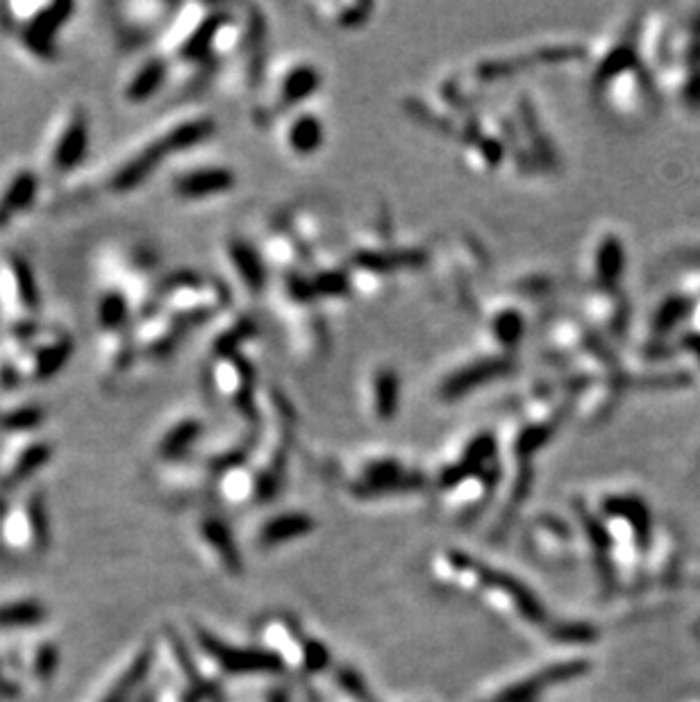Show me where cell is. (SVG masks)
Listing matches in <instances>:
<instances>
[{
    "instance_id": "35",
    "label": "cell",
    "mask_w": 700,
    "mask_h": 702,
    "mask_svg": "<svg viewBox=\"0 0 700 702\" xmlns=\"http://www.w3.org/2000/svg\"><path fill=\"white\" fill-rule=\"evenodd\" d=\"M0 698H5V700L19 698V684L12 682V680L0 678Z\"/></svg>"
},
{
    "instance_id": "7",
    "label": "cell",
    "mask_w": 700,
    "mask_h": 702,
    "mask_svg": "<svg viewBox=\"0 0 700 702\" xmlns=\"http://www.w3.org/2000/svg\"><path fill=\"white\" fill-rule=\"evenodd\" d=\"M450 564H453L457 571L473 573L482 587L500 591L503 596L510 598L516 607V612H519L525 621H530V623H544L546 621V609L541 607L535 593L525 587L523 582L512 578V575H507L503 571H494V568L475 562V559L466 557L462 553L450 555Z\"/></svg>"
},
{
    "instance_id": "11",
    "label": "cell",
    "mask_w": 700,
    "mask_h": 702,
    "mask_svg": "<svg viewBox=\"0 0 700 702\" xmlns=\"http://www.w3.org/2000/svg\"><path fill=\"white\" fill-rule=\"evenodd\" d=\"M214 384L219 394L235 403L237 407L250 409L253 405V389H255V371L244 355L235 353L221 355L214 364Z\"/></svg>"
},
{
    "instance_id": "20",
    "label": "cell",
    "mask_w": 700,
    "mask_h": 702,
    "mask_svg": "<svg viewBox=\"0 0 700 702\" xmlns=\"http://www.w3.org/2000/svg\"><path fill=\"white\" fill-rule=\"evenodd\" d=\"M525 314L516 305H496L487 312V330L505 353L516 350L525 334Z\"/></svg>"
},
{
    "instance_id": "27",
    "label": "cell",
    "mask_w": 700,
    "mask_h": 702,
    "mask_svg": "<svg viewBox=\"0 0 700 702\" xmlns=\"http://www.w3.org/2000/svg\"><path fill=\"white\" fill-rule=\"evenodd\" d=\"M46 621V607L35 600L0 607V628H30Z\"/></svg>"
},
{
    "instance_id": "21",
    "label": "cell",
    "mask_w": 700,
    "mask_h": 702,
    "mask_svg": "<svg viewBox=\"0 0 700 702\" xmlns=\"http://www.w3.org/2000/svg\"><path fill=\"white\" fill-rule=\"evenodd\" d=\"M169 78V66L162 60V57H150V60L141 62L132 75L125 82L123 96L128 103H144L150 96H155L157 91L162 89V85Z\"/></svg>"
},
{
    "instance_id": "17",
    "label": "cell",
    "mask_w": 700,
    "mask_h": 702,
    "mask_svg": "<svg viewBox=\"0 0 700 702\" xmlns=\"http://www.w3.org/2000/svg\"><path fill=\"white\" fill-rule=\"evenodd\" d=\"M325 141V125L319 114L296 112L285 128V144L291 155L312 157L319 153Z\"/></svg>"
},
{
    "instance_id": "13",
    "label": "cell",
    "mask_w": 700,
    "mask_h": 702,
    "mask_svg": "<svg viewBox=\"0 0 700 702\" xmlns=\"http://www.w3.org/2000/svg\"><path fill=\"white\" fill-rule=\"evenodd\" d=\"M237 187V175L228 166H198L182 171L173 180V194L182 200H205L225 196Z\"/></svg>"
},
{
    "instance_id": "22",
    "label": "cell",
    "mask_w": 700,
    "mask_h": 702,
    "mask_svg": "<svg viewBox=\"0 0 700 702\" xmlns=\"http://www.w3.org/2000/svg\"><path fill=\"white\" fill-rule=\"evenodd\" d=\"M50 455H53V448H50V444H46V441H30V444H25L19 453H16L12 466L7 468L5 478L0 480V489L10 491L14 487H19V484L28 480L32 473L39 471L44 464H48Z\"/></svg>"
},
{
    "instance_id": "16",
    "label": "cell",
    "mask_w": 700,
    "mask_h": 702,
    "mask_svg": "<svg viewBox=\"0 0 700 702\" xmlns=\"http://www.w3.org/2000/svg\"><path fill=\"white\" fill-rule=\"evenodd\" d=\"M225 259L248 294H262L266 287V264L260 250H255L244 239H230L225 244Z\"/></svg>"
},
{
    "instance_id": "34",
    "label": "cell",
    "mask_w": 700,
    "mask_h": 702,
    "mask_svg": "<svg viewBox=\"0 0 700 702\" xmlns=\"http://www.w3.org/2000/svg\"><path fill=\"white\" fill-rule=\"evenodd\" d=\"M303 657H305V666L310 668V671H321V668H325L330 662L328 650H325L319 641H307Z\"/></svg>"
},
{
    "instance_id": "8",
    "label": "cell",
    "mask_w": 700,
    "mask_h": 702,
    "mask_svg": "<svg viewBox=\"0 0 700 702\" xmlns=\"http://www.w3.org/2000/svg\"><path fill=\"white\" fill-rule=\"evenodd\" d=\"M89 144V121L82 107H75L57 125L46 153V166L53 175L69 173L82 162Z\"/></svg>"
},
{
    "instance_id": "19",
    "label": "cell",
    "mask_w": 700,
    "mask_h": 702,
    "mask_svg": "<svg viewBox=\"0 0 700 702\" xmlns=\"http://www.w3.org/2000/svg\"><path fill=\"white\" fill-rule=\"evenodd\" d=\"M39 180L30 169H19L7 178V185L0 189V228L10 225L19 212L28 210L37 196Z\"/></svg>"
},
{
    "instance_id": "32",
    "label": "cell",
    "mask_w": 700,
    "mask_h": 702,
    "mask_svg": "<svg viewBox=\"0 0 700 702\" xmlns=\"http://www.w3.org/2000/svg\"><path fill=\"white\" fill-rule=\"evenodd\" d=\"M550 637L564 643H589L596 639V630L591 628V625H582V623H564V625H555L553 632H550Z\"/></svg>"
},
{
    "instance_id": "26",
    "label": "cell",
    "mask_w": 700,
    "mask_h": 702,
    "mask_svg": "<svg viewBox=\"0 0 700 702\" xmlns=\"http://www.w3.org/2000/svg\"><path fill=\"white\" fill-rule=\"evenodd\" d=\"M150 664H153V650L144 648L141 653L135 657V662L128 666V671H125L119 682L114 684L112 691L107 693V696L100 702H128V698L132 696V691H135L144 678L150 671Z\"/></svg>"
},
{
    "instance_id": "10",
    "label": "cell",
    "mask_w": 700,
    "mask_h": 702,
    "mask_svg": "<svg viewBox=\"0 0 700 702\" xmlns=\"http://www.w3.org/2000/svg\"><path fill=\"white\" fill-rule=\"evenodd\" d=\"M425 484L423 475L407 471L398 459H373L364 466L362 480L355 484V493L362 498L389 496V493H410Z\"/></svg>"
},
{
    "instance_id": "15",
    "label": "cell",
    "mask_w": 700,
    "mask_h": 702,
    "mask_svg": "<svg viewBox=\"0 0 700 702\" xmlns=\"http://www.w3.org/2000/svg\"><path fill=\"white\" fill-rule=\"evenodd\" d=\"M366 403L371 416L382 423H389L398 414L400 405V378L394 366H378L366 380Z\"/></svg>"
},
{
    "instance_id": "4",
    "label": "cell",
    "mask_w": 700,
    "mask_h": 702,
    "mask_svg": "<svg viewBox=\"0 0 700 702\" xmlns=\"http://www.w3.org/2000/svg\"><path fill=\"white\" fill-rule=\"evenodd\" d=\"M625 269H628V248H625V239L614 228H600L594 237L589 239L585 266H582L587 289H625Z\"/></svg>"
},
{
    "instance_id": "18",
    "label": "cell",
    "mask_w": 700,
    "mask_h": 702,
    "mask_svg": "<svg viewBox=\"0 0 700 702\" xmlns=\"http://www.w3.org/2000/svg\"><path fill=\"white\" fill-rule=\"evenodd\" d=\"M510 357L507 355H496L491 359H480V362H473L471 366H464V369H457L450 378L444 382V387H441V394L446 398H455L462 396L466 391H471L475 387H480V384H485V380H491L500 373H505L510 369Z\"/></svg>"
},
{
    "instance_id": "5",
    "label": "cell",
    "mask_w": 700,
    "mask_h": 702,
    "mask_svg": "<svg viewBox=\"0 0 700 702\" xmlns=\"http://www.w3.org/2000/svg\"><path fill=\"white\" fill-rule=\"evenodd\" d=\"M162 312L169 314L178 323L182 321H200L216 307L223 305V294L216 284H210L198 275L180 273L175 278L166 280L160 291Z\"/></svg>"
},
{
    "instance_id": "28",
    "label": "cell",
    "mask_w": 700,
    "mask_h": 702,
    "mask_svg": "<svg viewBox=\"0 0 700 702\" xmlns=\"http://www.w3.org/2000/svg\"><path fill=\"white\" fill-rule=\"evenodd\" d=\"M44 423V409L37 405H21L0 414V430L12 434H28Z\"/></svg>"
},
{
    "instance_id": "9",
    "label": "cell",
    "mask_w": 700,
    "mask_h": 702,
    "mask_svg": "<svg viewBox=\"0 0 700 702\" xmlns=\"http://www.w3.org/2000/svg\"><path fill=\"white\" fill-rule=\"evenodd\" d=\"M200 646L210 655L223 671L232 675H260V673H280L282 659L264 650H248V648H232L228 643L219 641L212 634L198 632Z\"/></svg>"
},
{
    "instance_id": "3",
    "label": "cell",
    "mask_w": 700,
    "mask_h": 702,
    "mask_svg": "<svg viewBox=\"0 0 700 702\" xmlns=\"http://www.w3.org/2000/svg\"><path fill=\"white\" fill-rule=\"evenodd\" d=\"M7 312V332L35 323L39 312L37 284L28 264L19 255L5 253L0 259V314Z\"/></svg>"
},
{
    "instance_id": "1",
    "label": "cell",
    "mask_w": 700,
    "mask_h": 702,
    "mask_svg": "<svg viewBox=\"0 0 700 702\" xmlns=\"http://www.w3.org/2000/svg\"><path fill=\"white\" fill-rule=\"evenodd\" d=\"M641 55L657 91L685 116L700 114V5L644 12Z\"/></svg>"
},
{
    "instance_id": "31",
    "label": "cell",
    "mask_w": 700,
    "mask_h": 702,
    "mask_svg": "<svg viewBox=\"0 0 700 702\" xmlns=\"http://www.w3.org/2000/svg\"><path fill=\"white\" fill-rule=\"evenodd\" d=\"M57 664H60V653L53 643H41L35 655V678L41 682H48L57 671Z\"/></svg>"
},
{
    "instance_id": "25",
    "label": "cell",
    "mask_w": 700,
    "mask_h": 702,
    "mask_svg": "<svg viewBox=\"0 0 700 702\" xmlns=\"http://www.w3.org/2000/svg\"><path fill=\"white\" fill-rule=\"evenodd\" d=\"M200 530H203V537L210 541V546L216 550V555L221 557V562L230 573L244 571V562H241V555L235 546V541H232L228 525L223 521H216V518H207Z\"/></svg>"
},
{
    "instance_id": "14",
    "label": "cell",
    "mask_w": 700,
    "mask_h": 702,
    "mask_svg": "<svg viewBox=\"0 0 700 702\" xmlns=\"http://www.w3.org/2000/svg\"><path fill=\"white\" fill-rule=\"evenodd\" d=\"M589 671V664L585 662H569V664H557L550 666L546 671L537 673L535 678H525L521 682H516L514 687H507L503 693H498L487 702H537L541 693L553 684H562L580 678Z\"/></svg>"
},
{
    "instance_id": "33",
    "label": "cell",
    "mask_w": 700,
    "mask_h": 702,
    "mask_svg": "<svg viewBox=\"0 0 700 702\" xmlns=\"http://www.w3.org/2000/svg\"><path fill=\"white\" fill-rule=\"evenodd\" d=\"M337 680H339L341 687H344V691L348 693V696H353L357 702H375L373 696H371V691L366 689L364 680L353 671V668H341L339 675H337Z\"/></svg>"
},
{
    "instance_id": "24",
    "label": "cell",
    "mask_w": 700,
    "mask_h": 702,
    "mask_svg": "<svg viewBox=\"0 0 700 702\" xmlns=\"http://www.w3.org/2000/svg\"><path fill=\"white\" fill-rule=\"evenodd\" d=\"M200 432H203V425H200L194 416H187L180 423H175L173 428L164 434L160 446H157V453L162 459H180L189 453V448L196 444Z\"/></svg>"
},
{
    "instance_id": "30",
    "label": "cell",
    "mask_w": 700,
    "mask_h": 702,
    "mask_svg": "<svg viewBox=\"0 0 700 702\" xmlns=\"http://www.w3.org/2000/svg\"><path fill=\"white\" fill-rule=\"evenodd\" d=\"M25 518H28V528L32 532V539H35L37 550H46L50 541V532H48L44 493H32L28 498V503H25Z\"/></svg>"
},
{
    "instance_id": "6",
    "label": "cell",
    "mask_w": 700,
    "mask_h": 702,
    "mask_svg": "<svg viewBox=\"0 0 700 702\" xmlns=\"http://www.w3.org/2000/svg\"><path fill=\"white\" fill-rule=\"evenodd\" d=\"M585 323L598 337H603L610 346L625 344L632 330V303L625 289L616 291H594L585 289L582 298Z\"/></svg>"
},
{
    "instance_id": "29",
    "label": "cell",
    "mask_w": 700,
    "mask_h": 702,
    "mask_svg": "<svg viewBox=\"0 0 700 702\" xmlns=\"http://www.w3.org/2000/svg\"><path fill=\"white\" fill-rule=\"evenodd\" d=\"M316 10H321V12H330L332 19L328 21L330 25H335V28L339 30H353V28H360V25H364L366 21L371 19V12L375 10V5H360V3H353V5H319Z\"/></svg>"
},
{
    "instance_id": "12",
    "label": "cell",
    "mask_w": 700,
    "mask_h": 702,
    "mask_svg": "<svg viewBox=\"0 0 700 702\" xmlns=\"http://www.w3.org/2000/svg\"><path fill=\"white\" fill-rule=\"evenodd\" d=\"M321 87V71L314 64L296 62L280 75V80L273 87V98L269 100L266 114L275 116L278 112H287L289 107H298L307 98L316 94Z\"/></svg>"
},
{
    "instance_id": "23",
    "label": "cell",
    "mask_w": 700,
    "mask_h": 702,
    "mask_svg": "<svg viewBox=\"0 0 700 702\" xmlns=\"http://www.w3.org/2000/svg\"><path fill=\"white\" fill-rule=\"evenodd\" d=\"M314 530V521L307 514H282L271 518L269 523L264 525L262 530V543L266 548L278 546V543H285L291 539L305 537Z\"/></svg>"
},
{
    "instance_id": "2",
    "label": "cell",
    "mask_w": 700,
    "mask_h": 702,
    "mask_svg": "<svg viewBox=\"0 0 700 702\" xmlns=\"http://www.w3.org/2000/svg\"><path fill=\"white\" fill-rule=\"evenodd\" d=\"M214 132V121L207 119V116H200V119H189L182 121L178 125H173L171 130L157 135L153 141L139 150L135 157H130L119 171L112 175L110 187L114 191H130L146 180L148 173H153L166 155L180 153V150H187L198 141L207 139Z\"/></svg>"
}]
</instances>
